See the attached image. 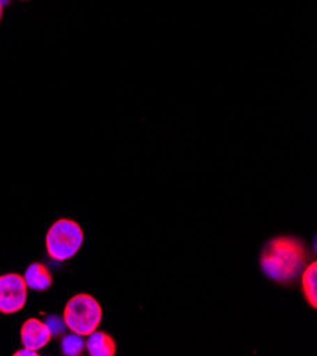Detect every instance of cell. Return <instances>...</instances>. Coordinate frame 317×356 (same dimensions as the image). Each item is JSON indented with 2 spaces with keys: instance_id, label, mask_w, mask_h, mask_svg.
I'll return each instance as SVG.
<instances>
[{
  "instance_id": "1",
  "label": "cell",
  "mask_w": 317,
  "mask_h": 356,
  "mask_svg": "<svg viewBox=\"0 0 317 356\" xmlns=\"http://www.w3.org/2000/svg\"><path fill=\"white\" fill-rule=\"evenodd\" d=\"M309 253L300 238L279 236L268 241L261 254L263 274L275 282L286 284L296 280L307 264Z\"/></svg>"
},
{
  "instance_id": "2",
  "label": "cell",
  "mask_w": 317,
  "mask_h": 356,
  "mask_svg": "<svg viewBox=\"0 0 317 356\" xmlns=\"http://www.w3.org/2000/svg\"><path fill=\"white\" fill-rule=\"evenodd\" d=\"M63 319L67 330L82 337H88L100 327L102 309L93 296L77 294L67 301Z\"/></svg>"
},
{
  "instance_id": "3",
  "label": "cell",
  "mask_w": 317,
  "mask_h": 356,
  "mask_svg": "<svg viewBox=\"0 0 317 356\" xmlns=\"http://www.w3.org/2000/svg\"><path fill=\"white\" fill-rule=\"evenodd\" d=\"M84 243L82 226L70 219H59L46 234V250L54 261L73 259Z\"/></svg>"
},
{
  "instance_id": "4",
  "label": "cell",
  "mask_w": 317,
  "mask_h": 356,
  "mask_svg": "<svg viewBox=\"0 0 317 356\" xmlns=\"http://www.w3.org/2000/svg\"><path fill=\"white\" fill-rule=\"evenodd\" d=\"M27 290L23 275L17 273L0 275V312L9 315L24 308Z\"/></svg>"
},
{
  "instance_id": "5",
  "label": "cell",
  "mask_w": 317,
  "mask_h": 356,
  "mask_svg": "<svg viewBox=\"0 0 317 356\" xmlns=\"http://www.w3.org/2000/svg\"><path fill=\"white\" fill-rule=\"evenodd\" d=\"M53 335L46 323L40 321L38 318H29L27 321L22 325L20 330V339L24 348L40 350L42 348L47 346L52 341Z\"/></svg>"
},
{
  "instance_id": "6",
  "label": "cell",
  "mask_w": 317,
  "mask_h": 356,
  "mask_svg": "<svg viewBox=\"0 0 317 356\" xmlns=\"http://www.w3.org/2000/svg\"><path fill=\"white\" fill-rule=\"evenodd\" d=\"M23 278L26 281L27 289L33 291H46L53 284V277L49 268L42 263H31L27 267Z\"/></svg>"
},
{
  "instance_id": "7",
  "label": "cell",
  "mask_w": 317,
  "mask_h": 356,
  "mask_svg": "<svg viewBox=\"0 0 317 356\" xmlns=\"http://www.w3.org/2000/svg\"><path fill=\"white\" fill-rule=\"evenodd\" d=\"M86 349L90 356H114L117 352V345L111 335L95 330L87 337Z\"/></svg>"
},
{
  "instance_id": "8",
  "label": "cell",
  "mask_w": 317,
  "mask_h": 356,
  "mask_svg": "<svg viewBox=\"0 0 317 356\" xmlns=\"http://www.w3.org/2000/svg\"><path fill=\"white\" fill-rule=\"evenodd\" d=\"M302 290L304 294L306 301L310 304L311 308L317 307V263L311 261L306 264L302 271Z\"/></svg>"
},
{
  "instance_id": "9",
  "label": "cell",
  "mask_w": 317,
  "mask_h": 356,
  "mask_svg": "<svg viewBox=\"0 0 317 356\" xmlns=\"http://www.w3.org/2000/svg\"><path fill=\"white\" fill-rule=\"evenodd\" d=\"M86 349V341L79 334H67L61 339V352L65 356H80Z\"/></svg>"
},
{
  "instance_id": "10",
  "label": "cell",
  "mask_w": 317,
  "mask_h": 356,
  "mask_svg": "<svg viewBox=\"0 0 317 356\" xmlns=\"http://www.w3.org/2000/svg\"><path fill=\"white\" fill-rule=\"evenodd\" d=\"M46 324H47V327H49V330H50V332H52L53 337L63 335L64 331L67 330L64 319L60 318V316H56V315H50V316L47 318Z\"/></svg>"
},
{
  "instance_id": "11",
  "label": "cell",
  "mask_w": 317,
  "mask_h": 356,
  "mask_svg": "<svg viewBox=\"0 0 317 356\" xmlns=\"http://www.w3.org/2000/svg\"><path fill=\"white\" fill-rule=\"evenodd\" d=\"M13 355L15 356H38L39 353H38V350H33V349H29V348L23 346V349L16 350Z\"/></svg>"
},
{
  "instance_id": "12",
  "label": "cell",
  "mask_w": 317,
  "mask_h": 356,
  "mask_svg": "<svg viewBox=\"0 0 317 356\" xmlns=\"http://www.w3.org/2000/svg\"><path fill=\"white\" fill-rule=\"evenodd\" d=\"M12 3V0H0V5H2L3 8L5 6H9Z\"/></svg>"
},
{
  "instance_id": "13",
  "label": "cell",
  "mask_w": 317,
  "mask_h": 356,
  "mask_svg": "<svg viewBox=\"0 0 317 356\" xmlns=\"http://www.w3.org/2000/svg\"><path fill=\"white\" fill-rule=\"evenodd\" d=\"M2 19H3V6L0 5V23H2Z\"/></svg>"
},
{
  "instance_id": "14",
  "label": "cell",
  "mask_w": 317,
  "mask_h": 356,
  "mask_svg": "<svg viewBox=\"0 0 317 356\" xmlns=\"http://www.w3.org/2000/svg\"><path fill=\"white\" fill-rule=\"evenodd\" d=\"M19 2H30V0H19Z\"/></svg>"
}]
</instances>
